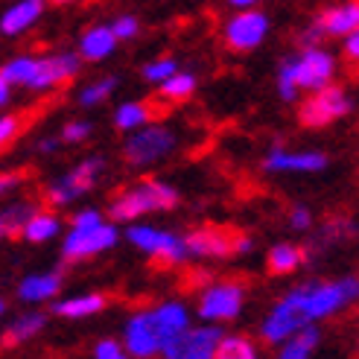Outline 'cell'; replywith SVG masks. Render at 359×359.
<instances>
[{
    "instance_id": "6da1fadb",
    "label": "cell",
    "mask_w": 359,
    "mask_h": 359,
    "mask_svg": "<svg viewBox=\"0 0 359 359\" xmlns=\"http://www.w3.org/2000/svg\"><path fill=\"white\" fill-rule=\"evenodd\" d=\"M336 74V62L327 50L316 47H304L295 59H286L280 65V74H278V91L286 102H292L298 97V91H318L333 82Z\"/></svg>"
},
{
    "instance_id": "7a4b0ae2",
    "label": "cell",
    "mask_w": 359,
    "mask_h": 359,
    "mask_svg": "<svg viewBox=\"0 0 359 359\" xmlns=\"http://www.w3.org/2000/svg\"><path fill=\"white\" fill-rule=\"evenodd\" d=\"M298 304L304 310V318L316 325V321L327 318L348 307L351 301L359 298V278H342L333 283H310V286H298L295 290Z\"/></svg>"
},
{
    "instance_id": "3957f363",
    "label": "cell",
    "mask_w": 359,
    "mask_h": 359,
    "mask_svg": "<svg viewBox=\"0 0 359 359\" xmlns=\"http://www.w3.org/2000/svg\"><path fill=\"white\" fill-rule=\"evenodd\" d=\"M178 205V193L170 184H161V182H143L132 190H126L123 196L111 202L109 213L111 219H123V222H132L137 219L140 213H149V210H170Z\"/></svg>"
},
{
    "instance_id": "277c9868",
    "label": "cell",
    "mask_w": 359,
    "mask_h": 359,
    "mask_svg": "<svg viewBox=\"0 0 359 359\" xmlns=\"http://www.w3.org/2000/svg\"><path fill=\"white\" fill-rule=\"evenodd\" d=\"M126 240H129L135 248L158 257L161 263H184L190 257V245L184 237L172 234V231L152 228V225H132L126 231Z\"/></svg>"
},
{
    "instance_id": "5b68a950",
    "label": "cell",
    "mask_w": 359,
    "mask_h": 359,
    "mask_svg": "<svg viewBox=\"0 0 359 359\" xmlns=\"http://www.w3.org/2000/svg\"><path fill=\"white\" fill-rule=\"evenodd\" d=\"M175 149V135L167 126H140L135 129V135L129 137L123 149V158L129 161L132 167H149L155 161H161L164 155H170Z\"/></svg>"
},
{
    "instance_id": "8992f818",
    "label": "cell",
    "mask_w": 359,
    "mask_h": 359,
    "mask_svg": "<svg viewBox=\"0 0 359 359\" xmlns=\"http://www.w3.org/2000/svg\"><path fill=\"white\" fill-rule=\"evenodd\" d=\"M351 111V100L342 88L336 85H325L313 91V97H307L301 102L298 109V120L301 126H310V129H321V126H327L339 117H345Z\"/></svg>"
},
{
    "instance_id": "52a82bcc",
    "label": "cell",
    "mask_w": 359,
    "mask_h": 359,
    "mask_svg": "<svg viewBox=\"0 0 359 359\" xmlns=\"http://www.w3.org/2000/svg\"><path fill=\"white\" fill-rule=\"evenodd\" d=\"M117 240H120V231L111 222H97L91 228H70V234L62 243V255L65 260H85L114 248Z\"/></svg>"
},
{
    "instance_id": "ba28073f",
    "label": "cell",
    "mask_w": 359,
    "mask_h": 359,
    "mask_svg": "<svg viewBox=\"0 0 359 359\" xmlns=\"http://www.w3.org/2000/svg\"><path fill=\"white\" fill-rule=\"evenodd\" d=\"M245 292L240 283H213L202 292L199 298V316L210 325H219V321H234L243 310Z\"/></svg>"
},
{
    "instance_id": "9c48e42d",
    "label": "cell",
    "mask_w": 359,
    "mask_h": 359,
    "mask_svg": "<svg viewBox=\"0 0 359 359\" xmlns=\"http://www.w3.org/2000/svg\"><path fill=\"white\" fill-rule=\"evenodd\" d=\"M269 32V18L255 9H240L231 21L225 24V44L234 53H248L263 44Z\"/></svg>"
},
{
    "instance_id": "30bf717a",
    "label": "cell",
    "mask_w": 359,
    "mask_h": 359,
    "mask_svg": "<svg viewBox=\"0 0 359 359\" xmlns=\"http://www.w3.org/2000/svg\"><path fill=\"white\" fill-rule=\"evenodd\" d=\"M161 327L155 321V313H135L129 321H126V333H123V345H126V353H132L137 359H149L161 351Z\"/></svg>"
},
{
    "instance_id": "8fae6325",
    "label": "cell",
    "mask_w": 359,
    "mask_h": 359,
    "mask_svg": "<svg viewBox=\"0 0 359 359\" xmlns=\"http://www.w3.org/2000/svg\"><path fill=\"white\" fill-rule=\"evenodd\" d=\"M100 172H102V161H100V158L82 161V164H79L74 172H67L65 178H59L56 184L47 187V202L56 205V208L70 205V202L76 199V196H82V193H88V190L94 187V182H97Z\"/></svg>"
},
{
    "instance_id": "7c38bea8",
    "label": "cell",
    "mask_w": 359,
    "mask_h": 359,
    "mask_svg": "<svg viewBox=\"0 0 359 359\" xmlns=\"http://www.w3.org/2000/svg\"><path fill=\"white\" fill-rule=\"evenodd\" d=\"M79 65H82V56L79 53H56V56H44L35 65V76L29 79L27 88L32 91H50L62 82H67L74 74H79Z\"/></svg>"
},
{
    "instance_id": "4fadbf2b",
    "label": "cell",
    "mask_w": 359,
    "mask_h": 359,
    "mask_svg": "<svg viewBox=\"0 0 359 359\" xmlns=\"http://www.w3.org/2000/svg\"><path fill=\"white\" fill-rule=\"evenodd\" d=\"M269 172H318L327 167L325 152H286L280 147H272L263 161Z\"/></svg>"
},
{
    "instance_id": "5bb4252c",
    "label": "cell",
    "mask_w": 359,
    "mask_h": 359,
    "mask_svg": "<svg viewBox=\"0 0 359 359\" xmlns=\"http://www.w3.org/2000/svg\"><path fill=\"white\" fill-rule=\"evenodd\" d=\"M316 27L325 35H333V39H345L348 32H353L359 27V0L325 9L316 18Z\"/></svg>"
},
{
    "instance_id": "9a60e30c",
    "label": "cell",
    "mask_w": 359,
    "mask_h": 359,
    "mask_svg": "<svg viewBox=\"0 0 359 359\" xmlns=\"http://www.w3.org/2000/svg\"><path fill=\"white\" fill-rule=\"evenodd\" d=\"M222 339V330L217 325H202V327H187L184 330V348L182 359H217V345Z\"/></svg>"
},
{
    "instance_id": "2e32d148",
    "label": "cell",
    "mask_w": 359,
    "mask_h": 359,
    "mask_svg": "<svg viewBox=\"0 0 359 359\" xmlns=\"http://www.w3.org/2000/svg\"><path fill=\"white\" fill-rule=\"evenodd\" d=\"M190 245V255L196 257H225L234 255V237L225 234L217 228H205V231H193L190 237H184Z\"/></svg>"
},
{
    "instance_id": "e0dca14e",
    "label": "cell",
    "mask_w": 359,
    "mask_h": 359,
    "mask_svg": "<svg viewBox=\"0 0 359 359\" xmlns=\"http://www.w3.org/2000/svg\"><path fill=\"white\" fill-rule=\"evenodd\" d=\"M41 12H44V0H18V4L9 6L4 12V18H0V32L9 35V39L12 35H21L39 21Z\"/></svg>"
},
{
    "instance_id": "ac0fdd59",
    "label": "cell",
    "mask_w": 359,
    "mask_h": 359,
    "mask_svg": "<svg viewBox=\"0 0 359 359\" xmlns=\"http://www.w3.org/2000/svg\"><path fill=\"white\" fill-rule=\"evenodd\" d=\"M117 50V35L111 27H91L82 32L79 39V56L82 62H102Z\"/></svg>"
},
{
    "instance_id": "d6986e66",
    "label": "cell",
    "mask_w": 359,
    "mask_h": 359,
    "mask_svg": "<svg viewBox=\"0 0 359 359\" xmlns=\"http://www.w3.org/2000/svg\"><path fill=\"white\" fill-rule=\"evenodd\" d=\"M62 290V278L59 272H44V275H29L21 280L18 286V298L24 304H41V301H50Z\"/></svg>"
},
{
    "instance_id": "ffe728a7",
    "label": "cell",
    "mask_w": 359,
    "mask_h": 359,
    "mask_svg": "<svg viewBox=\"0 0 359 359\" xmlns=\"http://www.w3.org/2000/svg\"><path fill=\"white\" fill-rule=\"evenodd\" d=\"M318 342H321L318 330L313 325H304L280 342V359H307L318 348Z\"/></svg>"
},
{
    "instance_id": "44dd1931",
    "label": "cell",
    "mask_w": 359,
    "mask_h": 359,
    "mask_svg": "<svg viewBox=\"0 0 359 359\" xmlns=\"http://www.w3.org/2000/svg\"><path fill=\"white\" fill-rule=\"evenodd\" d=\"M155 313V321H158V327H161V336H164V342L170 336L175 333H182L190 327V316H187V307L184 304H178V301H170V304H161V307L152 310ZM161 342V345H164Z\"/></svg>"
},
{
    "instance_id": "7402d4cb",
    "label": "cell",
    "mask_w": 359,
    "mask_h": 359,
    "mask_svg": "<svg viewBox=\"0 0 359 359\" xmlns=\"http://www.w3.org/2000/svg\"><path fill=\"white\" fill-rule=\"evenodd\" d=\"M105 307V295L97 292H88V295H76V298H65L59 301L53 313L62 316V318H88V316H97Z\"/></svg>"
},
{
    "instance_id": "603a6c76",
    "label": "cell",
    "mask_w": 359,
    "mask_h": 359,
    "mask_svg": "<svg viewBox=\"0 0 359 359\" xmlns=\"http://www.w3.org/2000/svg\"><path fill=\"white\" fill-rule=\"evenodd\" d=\"M62 222L53 217V213H41V210H32V217L24 222L21 228V237L27 243H47L53 237H59Z\"/></svg>"
},
{
    "instance_id": "cb8c5ba5",
    "label": "cell",
    "mask_w": 359,
    "mask_h": 359,
    "mask_svg": "<svg viewBox=\"0 0 359 359\" xmlns=\"http://www.w3.org/2000/svg\"><path fill=\"white\" fill-rule=\"evenodd\" d=\"M304 263V251L292 243H280L266 255V266L272 275H290Z\"/></svg>"
},
{
    "instance_id": "d4e9b609",
    "label": "cell",
    "mask_w": 359,
    "mask_h": 359,
    "mask_svg": "<svg viewBox=\"0 0 359 359\" xmlns=\"http://www.w3.org/2000/svg\"><path fill=\"white\" fill-rule=\"evenodd\" d=\"M158 91H161V97L170 100V102H184L196 91V76L184 74V70H175V74H170L164 82H158Z\"/></svg>"
},
{
    "instance_id": "484cf974",
    "label": "cell",
    "mask_w": 359,
    "mask_h": 359,
    "mask_svg": "<svg viewBox=\"0 0 359 359\" xmlns=\"http://www.w3.org/2000/svg\"><path fill=\"white\" fill-rule=\"evenodd\" d=\"M44 325H47V318H44L41 313H27L24 318H18L15 325L4 333V345H6V348L21 345V342H27V339H32Z\"/></svg>"
},
{
    "instance_id": "4316f807",
    "label": "cell",
    "mask_w": 359,
    "mask_h": 359,
    "mask_svg": "<svg viewBox=\"0 0 359 359\" xmlns=\"http://www.w3.org/2000/svg\"><path fill=\"white\" fill-rule=\"evenodd\" d=\"M149 117H152L149 105H143V102H123L120 109L114 111V126L120 132H135V129H140V126H147Z\"/></svg>"
},
{
    "instance_id": "83f0119b",
    "label": "cell",
    "mask_w": 359,
    "mask_h": 359,
    "mask_svg": "<svg viewBox=\"0 0 359 359\" xmlns=\"http://www.w3.org/2000/svg\"><path fill=\"white\" fill-rule=\"evenodd\" d=\"M257 348L243 336H222L217 345V359H255Z\"/></svg>"
},
{
    "instance_id": "f1b7e54d",
    "label": "cell",
    "mask_w": 359,
    "mask_h": 359,
    "mask_svg": "<svg viewBox=\"0 0 359 359\" xmlns=\"http://www.w3.org/2000/svg\"><path fill=\"white\" fill-rule=\"evenodd\" d=\"M35 65H39V59H32V56H18L12 62H6L4 67H0V74H4L12 85H29V79L35 76Z\"/></svg>"
},
{
    "instance_id": "f546056e",
    "label": "cell",
    "mask_w": 359,
    "mask_h": 359,
    "mask_svg": "<svg viewBox=\"0 0 359 359\" xmlns=\"http://www.w3.org/2000/svg\"><path fill=\"white\" fill-rule=\"evenodd\" d=\"M114 88H117V79H111V76H105V79H100V82H94V85H88L85 91L79 94V105H85V109H91V105H100V102H105V100L114 94Z\"/></svg>"
},
{
    "instance_id": "4dcf8cb0",
    "label": "cell",
    "mask_w": 359,
    "mask_h": 359,
    "mask_svg": "<svg viewBox=\"0 0 359 359\" xmlns=\"http://www.w3.org/2000/svg\"><path fill=\"white\" fill-rule=\"evenodd\" d=\"M32 205H12L9 210H4V228H6V234H15V231H21L24 228V222L32 217Z\"/></svg>"
},
{
    "instance_id": "1f68e13d",
    "label": "cell",
    "mask_w": 359,
    "mask_h": 359,
    "mask_svg": "<svg viewBox=\"0 0 359 359\" xmlns=\"http://www.w3.org/2000/svg\"><path fill=\"white\" fill-rule=\"evenodd\" d=\"M175 70H178L175 59H155V62H149L147 67H143V79L158 85V82H164L170 74H175Z\"/></svg>"
},
{
    "instance_id": "d6a6232c",
    "label": "cell",
    "mask_w": 359,
    "mask_h": 359,
    "mask_svg": "<svg viewBox=\"0 0 359 359\" xmlns=\"http://www.w3.org/2000/svg\"><path fill=\"white\" fill-rule=\"evenodd\" d=\"M85 137H91V123H85V120L65 123V129H62V140L65 143H82Z\"/></svg>"
},
{
    "instance_id": "836d02e7",
    "label": "cell",
    "mask_w": 359,
    "mask_h": 359,
    "mask_svg": "<svg viewBox=\"0 0 359 359\" xmlns=\"http://www.w3.org/2000/svg\"><path fill=\"white\" fill-rule=\"evenodd\" d=\"M111 29H114V35H117V41H129V39H135V35H137L140 24H137L135 15H120L117 21L111 24Z\"/></svg>"
},
{
    "instance_id": "e575fe53",
    "label": "cell",
    "mask_w": 359,
    "mask_h": 359,
    "mask_svg": "<svg viewBox=\"0 0 359 359\" xmlns=\"http://www.w3.org/2000/svg\"><path fill=\"white\" fill-rule=\"evenodd\" d=\"M94 356L97 359H123L126 345H120L117 339H100V342L94 345Z\"/></svg>"
},
{
    "instance_id": "d590c367",
    "label": "cell",
    "mask_w": 359,
    "mask_h": 359,
    "mask_svg": "<svg viewBox=\"0 0 359 359\" xmlns=\"http://www.w3.org/2000/svg\"><path fill=\"white\" fill-rule=\"evenodd\" d=\"M18 132H21V117H12V114L0 117V147H6V143H12Z\"/></svg>"
},
{
    "instance_id": "8d00e7d4",
    "label": "cell",
    "mask_w": 359,
    "mask_h": 359,
    "mask_svg": "<svg viewBox=\"0 0 359 359\" xmlns=\"http://www.w3.org/2000/svg\"><path fill=\"white\" fill-rule=\"evenodd\" d=\"M97 222H102V213L94 210V208H85V210H79V213L70 217V228H91Z\"/></svg>"
},
{
    "instance_id": "74e56055",
    "label": "cell",
    "mask_w": 359,
    "mask_h": 359,
    "mask_svg": "<svg viewBox=\"0 0 359 359\" xmlns=\"http://www.w3.org/2000/svg\"><path fill=\"white\" fill-rule=\"evenodd\" d=\"M290 225H292V231H310V225H313V213L307 210V208H292V213H290Z\"/></svg>"
},
{
    "instance_id": "f35d334b",
    "label": "cell",
    "mask_w": 359,
    "mask_h": 359,
    "mask_svg": "<svg viewBox=\"0 0 359 359\" xmlns=\"http://www.w3.org/2000/svg\"><path fill=\"white\" fill-rule=\"evenodd\" d=\"M21 182H24V175H21V172H0V196L9 193V190H15Z\"/></svg>"
},
{
    "instance_id": "ab89813d",
    "label": "cell",
    "mask_w": 359,
    "mask_h": 359,
    "mask_svg": "<svg viewBox=\"0 0 359 359\" xmlns=\"http://www.w3.org/2000/svg\"><path fill=\"white\" fill-rule=\"evenodd\" d=\"M345 56L359 62V27H356L353 32L345 35Z\"/></svg>"
},
{
    "instance_id": "60d3db41",
    "label": "cell",
    "mask_w": 359,
    "mask_h": 359,
    "mask_svg": "<svg viewBox=\"0 0 359 359\" xmlns=\"http://www.w3.org/2000/svg\"><path fill=\"white\" fill-rule=\"evenodd\" d=\"M321 39H325V32H321V29L313 24L307 32H301V39H298V41H301V47H316Z\"/></svg>"
},
{
    "instance_id": "b9f144b4",
    "label": "cell",
    "mask_w": 359,
    "mask_h": 359,
    "mask_svg": "<svg viewBox=\"0 0 359 359\" xmlns=\"http://www.w3.org/2000/svg\"><path fill=\"white\" fill-rule=\"evenodd\" d=\"M251 248H255L251 237H245V234H234V251H237V255H248Z\"/></svg>"
},
{
    "instance_id": "7bdbcfd3",
    "label": "cell",
    "mask_w": 359,
    "mask_h": 359,
    "mask_svg": "<svg viewBox=\"0 0 359 359\" xmlns=\"http://www.w3.org/2000/svg\"><path fill=\"white\" fill-rule=\"evenodd\" d=\"M9 97H12V82L0 74V109H4V105L9 102Z\"/></svg>"
},
{
    "instance_id": "ee69618b",
    "label": "cell",
    "mask_w": 359,
    "mask_h": 359,
    "mask_svg": "<svg viewBox=\"0 0 359 359\" xmlns=\"http://www.w3.org/2000/svg\"><path fill=\"white\" fill-rule=\"evenodd\" d=\"M56 147H59V140H56V137H44V140L39 143V149H41V152H53Z\"/></svg>"
},
{
    "instance_id": "f6af8a7d",
    "label": "cell",
    "mask_w": 359,
    "mask_h": 359,
    "mask_svg": "<svg viewBox=\"0 0 359 359\" xmlns=\"http://www.w3.org/2000/svg\"><path fill=\"white\" fill-rule=\"evenodd\" d=\"M228 4L234 6V9H251V6L257 4V0H228Z\"/></svg>"
},
{
    "instance_id": "bcb514c9",
    "label": "cell",
    "mask_w": 359,
    "mask_h": 359,
    "mask_svg": "<svg viewBox=\"0 0 359 359\" xmlns=\"http://www.w3.org/2000/svg\"><path fill=\"white\" fill-rule=\"evenodd\" d=\"M6 234V228H4V219H0V237H4Z\"/></svg>"
},
{
    "instance_id": "7dc6e473",
    "label": "cell",
    "mask_w": 359,
    "mask_h": 359,
    "mask_svg": "<svg viewBox=\"0 0 359 359\" xmlns=\"http://www.w3.org/2000/svg\"><path fill=\"white\" fill-rule=\"evenodd\" d=\"M53 4H74V0H53Z\"/></svg>"
},
{
    "instance_id": "c3c4849f",
    "label": "cell",
    "mask_w": 359,
    "mask_h": 359,
    "mask_svg": "<svg viewBox=\"0 0 359 359\" xmlns=\"http://www.w3.org/2000/svg\"><path fill=\"white\" fill-rule=\"evenodd\" d=\"M0 316H4V298H0Z\"/></svg>"
}]
</instances>
